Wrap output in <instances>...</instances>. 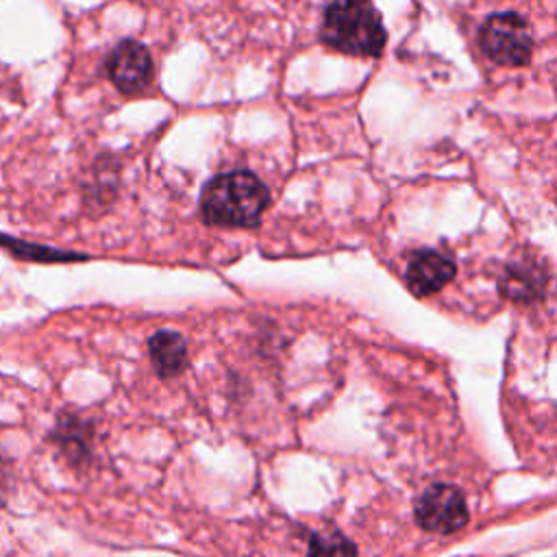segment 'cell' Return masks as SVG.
I'll return each mask as SVG.
<instances>
[{"label": "cell", "mask_w": 557, "mask_h": 557, "mask_svg": "<svg viewBox=\"0 0 557 557\" xmlns=\"http://www.w3.org/2000/svg\"><path fill=\"white\" fill-rule=\"evenodd\" d=\"M268 205L270 191L265 183L248 170L218 174L200 196L202 220L211 226H257Z\"/></svg>", "instance_id": "obj_1"}, {"label": "cell", "mask_w": 557, "mask_h": 557, "mask_svg": "<svg viewBox=\"0 0 557 557\" xmlns=\"http://www.w3.org/2000/svg\"><path fill=\"white\" fill-rule=\"evenodd\" d=\"M320 39L344 54L379 57L387 33L372 0H333L322 15Z\"/></svg>", "instance_id": "obj_2"}, {"label": "cell", "mask_w": 557, "mask_h": 557, "mask_svg": "<svg viewBox=\"0 0 557 557\" xmlns=\"http://www.w3.org/2000/svg\"><path fill=\"white\" fill-rule=\"evenodd\" d=\"M479 46L496 65L520 67L531 59L533 35L527 20L518 13H494L479 30Z\"/></svg>", "instance_id": "obj_3"}, {"label": "cell", "mask_w": 557, "mask_h": 557, "mask_svg": "<svg viewBox=\"0 0 557 557\" xmlns=\"http://www.w3.org/2000/svg\"><path fill=\"white\" fill-rule=\"evenodd\" d=\"M416 522L429 533H457L468 522V507L463 494L446 483L426 487L416 500Z\"/></svg>", "instance_id": "obj_4"}, {"label": "cell", "mask_w": 557, "mask_h": 557, "mask_svg": "<svg viewBox=\"0 0 557 557\" xmlns=\"http://www.w3.org/2000/svg\"><path fill=\"white\" fill-rule=\"evenodd\" d=\"M152 57L141 41L124 39L107 57V74L122 94H137L152 81Z\"/></svg>", "instance_id": "obj_5"}, {"label": "cell", "mask_w": 557, "mask_h": 557, "mask_svg": "<svg viewBox=\"0 0 557 557\" xmlns=\"http://www.w3.org/2000/svg\"><path fill=\"white\" fill-rule=\"evenodd\" d=\"M455 263L437 250H420L411 257L405 278L416 296H431L455 278Z\"/></svg>", "instance_id": "obj_6"}, {"label": "cell", "mask_w": 557, "mask_h": 557, "mask_svg": "<svg viewBox=\"0 0 557 557\" xmlns=\"http://www.w3.org/2000/svg\"><path fill=\"white\" fill-rule=\"evenodd\" d=\"M148 352L159 376L168 379L185 370L187 366V342L181 333L161 329L148 339Z\"/></svg>", "instance_id": "obj_7"}, {"label": "cell", "mask_w": 557, "mask_h": 557, "mask_svg": "<svg viewBox=\"0 0 557 557\" xmlns=\"http://www.w3.org/2000/svg\"><path fill=\"white\" fill-rule=\"evenodd\" d=\"M50 440L72 463H83L89 457L91 424L78 416H61L50 433Z\"/></svg>", "instance_id": "obj_8"}, {"label": "cell", "mask_w": 557, "mask_h": 557, "mask_svg": "<svg viewBox=\"0 0 557 557\" xmlns=\"http://www.w3.org/2000/svg\"><path fill=\"white\" fill-rule=\"evenodd\" d=\"M546 285L544 272L527 261L511 263L500 276V292L513 300H535Z\"/></svg>", "instance_id": "obj_9"}, {"label": "cell", "mask_w": 557, "mask_h": 557, "mask_svg": "<svg viewBox=\"0 0 557 557\" xmlns=\"http://www.w3.org/2000/svg\"><path fill=\"white\" fill-rule=\"evenodd\" d=\"M0 248L11 252L17 259H26V261H44V263H57V261H74V259H85L78 252H70V250H59V248H48V246H39L33 242H22L15 237H9L4 233H0Z\"/></svg>", "instance_id": "obj_10"}, {"label": "cell", "mask_w": 557, "mask_h": 557, "mask_svg": "<svg viewBox=\"0 0 557 557\" xmlns=\"http://www.w3.org/2000/svg\"><path fill=\"white\" fill-rule=\"evenodd\" d=\"M9 485H11V463H9V459L0 453V505H4V500H7Z\"/></svg>", "instance_id": "obj_11"}]
</instances>
